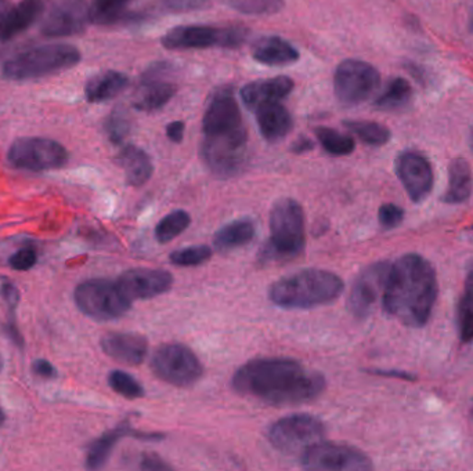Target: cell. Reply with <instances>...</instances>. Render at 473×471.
Returning <instances> with one entry per match:
<instances>
[{"label":"cell","instance_id":"3","mask_svg":"<svg viewBox=\"0 0 473 471\" xmlns=\"http://www.w3.org/2000/svg\"><path fill=\"white\" fill-rule=\"evenodd\" d=\"M343 289L345 283L337 274L313 268L275 281L269 299L282 309H308L332 303Z\"/></svg>","mask_w":473,"mask_h":471},{"label":"cell","instance_id":"15","mask_svg":"<svg viewBox=\"0 0 473 471\" xmlns=\"http://www.w3.org/2000/svg\"><path fill=\"white\" fill-rule=\"evenodd\" d=\"M389 268L391 265L388 263H376L358 275L348 301L350 312L356 319H366L370 316L381 291L385 289Z\"/></svg>","mask_w":473,"mask_h":471},{"label":"cell","instance_id":"14","mask_svg":"<svg viewBox=\"0 0 473 471\" xmlns=\"http://www.w3.org/2000/svg\"><path fill=\"white\" fill-rule=\"evenodd\" d=\"M90 21L86 0H53L42 20L41 32L48 38L79 35Z\"/></svg>","mask_w":473,"mask_h":471},{"label":"cell","instance_id":"10","mask_svg":"<svg viewBox=\"0 0 473 471\" xmlns=\"http://www.w3.org/2000/svg\"><path fill=\"white\" fill-rule=\"evenodd\" d=\"M152 368L161 380L179 387L191 386L204 374L199 356L179 343L158 347L152 358Z\"/></svg>","mask_w":473,"mask_h":471},{"label":"cell","instance_id":"28","mask_svg":"<svg viewBox=\"0 0 473 471\" xmlns=\"http://www.w3.org/2000/svg\"><path fill=\"white\" fill-rule=\"evenodd\" d=\"M256 234V226L251 218H240L226 224L213 236V245L220 252L233 251L248 245Z\"/></svg>","mask_w":473,"mask_h":471},{"label":"cell","instance_id":"21","mask_svg":"<svg viewBox=\"0 0 473 471\" xmlns=\"http://www.w3.org/2000/svg\"><path fill=\"white\" fill-rule=\"evenodd\" d=\"M45 10L43 0H21L0 18V42H9L32 27Z\"/></svg>","mask_w":473,"mask_h":471},{"label":"cell","instance_id":"7","mask_svg":"<svg viewBox=\"0 0 473 471\" xmlns=\"http://www.w3.org/2000/svg\"><path fill=\"white\" fill-rule=\"evenodd\" d=\"M248 134L246 127L231 132L205 134L201 143L202 162L215 176L230 179L241 173L248 161Z\"/></svg>","mask_w":473,"mask_h":471},{"label":"cell","instance_id":"19","mask_svg":"<svg viewBox=\"0 0 473 471\" xmlns=\"http://www.w3.org/2000/svg\"><path fill=\"white\" fill-rule=\"evenodd\" d=\"M101 348L118 363L140 365L147 356L148 343L139 333L111 332L103 336Z\"/></svg>","mask_w":473,"mask_h":471},{"label":"cell","instance_id":"16","mask_svg":"<svg viewBox=\"0 0 473 471\" xmlns=\"http://www.w3.org/2000/svg\"><path fill=\"white\" fill-rule=\"evenodd\" d=\"M396 173L414 202H422L433 189L432 166L425 156L414 151L400 153L396 160Z\"/></svg>","mask_w":473,"mask_h":471},{"label":"cell","instance_id":"24","mask_svg":"<svg viewBox=\"0 0 473 471\" xmlns=\"http://www.w3.org/2000/svg\"><path fill=\"white\" fill-rule=\"evenodd\" d=\"M252 57L255 61L269 67H283L298 61L299 51L280 36H264L255 42Z\"/></svg>","mask_w":473,"mask_h":471},{"label":"cell","instance_id":"42","mask_svg":"<svg viewBox=\"0 0 473 471\" xmlns=\"http://www.w3.org/2000/svg\"><path fill=\"white\" fill-rule=\"evenodd\" d=\"M209 0H162L163 6L172 12L186 13L204 9Z\"/></svg>","mask_w":473,"mask_h":471},{"label":"cell","instance_id":"32","mask_svg":"<svg viewBox=\"0 0 473 471\" xmlns=\"http://www.w3.org/2000/svg\"><path fill=\"white\" fill-rule=\"evenodd\" d=\"M345 127L349 129L353 134L361 142L374 147H381L391 140V130L384 125L371 121H345Z\"/></svg>","mask_w":473,"mask_h":471},{"label":"cell","instance_id":"53","mask_svg":"<svg viewBox=\"0 0 473 471\" xmlns=\"http://www.w3.org/2000/svg\"><path fill=\"white\" fill-rule=\"evenodd\" d=\"M469 275H472V277H473V264L470 265V274Z\"/></svg>","mask_w":473,"mask_h":471},{"label":"cell","instance_id":"2","mask_svg":"<svg viewBox=\"0 0 473 471\" xmlns=\"http://www.w3.org/2000/svg\"><path fill=\"white\" fill-rule=\"evenodd\" d=\"M438 298V278L420 254L400 257L389 268L384 289V309L405 327L421 328L431 319Z\"/></svg>","mask_w":473,"mask_h":471},{"label":"cell","instance_id":"35","mask_svg":"<svg viewBox=\"0 0 473 471\" xmlns=\"http://www.w3.org/2000/svg\"><path fill=\"white\" fill-rule=\"evenodd\" d=\"M459 336L464 343L473 340V277L469 275L459 307Z\"/></svg>","mask_w":473,"mask_h":471},{"label":"cell","instance_id":"30","mask_svg":"<svg viewBox=\"0 0 473 471\" xmlns=\"http://www.w3.org/2000/svg\"><path fill=\"white\" fill-rule=\"evenodd\" d=\"M132 0H92L90 21L97 25H114L132 20L134 14L126 12Z\"/></svg>","mask_w":473,"mask_h":471},{"label":"cell","instance_id":"41","mask_svg":"<svg viewBox=\"0 0 473 471\" xmlns=\"http://www.w3.org/2000/svg\"><path fill=\"white\" fill-rule=\"evenodd\" d=\"M379 224L385 230H392L402 224L404 218V210L394 204H385L379 208L378 212Z\"/></svg>","mask_w":473,"mask_h":471},{"label":"cell","instance_id":"43","mask_svg":"<svg viewBox=\"0 0 473 471\" xmlns=\"http://www.w3.org/2000/svg\"><path fill=\"white\" fill-rule=\"evenodd\" d=\"M0 295L6 301L7 307L12 309L14 314L15 309H17L18 303H20V291L15 288L14 283L10 281H4V283L0 285Z\"/></svg>","mask_w":473,"mask_h":471},{"label":"cell","instance_id":"48","mask_svg":"<svg viewBox=\"0 0 473 471\" xmlns=\"http://www.w3.org/2000/svg\"><path fill=\"white\" fill-rule=\"evenodd\" d=\"M313 148L314 143L311 142V139H308V137H299V139L293 143L291 150L295 153H305L308 152V151L313 150Z\"/></svg>","mask_w":473,"mask_h":471},{"label":"cell","instance_id":"38","mask_svg":"<svg viewBox=\"0 0 473 471\" xmlns=\"http://www.w3.org/2000/svg\"><path fill=\"white\" fill-rule=\"evenodd\" d=\"M212 257V249L205 245L189 246V248L179 249L169 256L172 264L178 267H196L204 264Z\"/></svg>","mask_w":473,"mask_h":471},{"label":"cell","instance_id":"37","mask_svg":"<svg viewBox=\"0 0 473 471\" xmlns=\"http://www.w3.org/2000/svg\"><path fill=\"white\" fill-rule=\"evenodd\" d=\"M108 384L114 392L129 400L144 397L145 392L142 384L131 374L122 371H113L108 374Z\"/></svg>","mask_w":473,"mask_h":471},{"label":"cell","instance_id":"18","mask_svg":"<svg viewBox=\"0 0 473 471\" xmlns=\"http://www.w3.org/2000/svg\"><path fill=\"white\" fill-rule=\"evenodd\" d=\"M119 286L127 298L134 300H147L163 295L173 283V277L165 270L154 268H134L118 278Z\"/></svg>","mask_w":473,"mask_h":471},{"label":"cell","instance_id":"23","mask_svg":"<svg viewBox=\"0 0 473 471\" xmlns=\"http://www.w3.org/2000/svg\"><path fill=\"white\" fill-rule=\"evenodd\" d=\"M255 111H256L257 126L267 142H280L292 130V116L282 104H264Z\"/></svg>","mask_w":473,"mask_h":471},{"label":"cell","instance_id":"50","mask_svg":"<svg viewBox=\"0 0 473 471\" xmlns=\"http://www.w3.org/2000/svg\"><path fill=\"white\" fill-rule=\"evenodd\" d=\"M5 421H6V415H5L4 410L0 408V428L4 426Z\"/></svg>","mask_w":473,"mask_h":471},{"label":"cell","instance_id":"54","mask_svg":"<svg viewBox=\"0 0 473 471\" xmlns=\"http://www.w3.org/2000/svg\"><path fill=\"white\" fill-rule=\"evenodd\" d=\"M472 415H473V407H472Z\"/></svg>","mask_w":473,"mask_h":471},{"label":"cell","instance_id":"6","mask_svg":"<svg viewBox=\"0 0 473 471\" xmlns=\"http://www.w3.org/2000/svg\"><path fill=\"white\" fill-rule=\"evenodd\" d=\"M74 300L80 312L96 321L121 319L132 307L118 281L93 278L75 288Z\"/></svg>","mask_w":473,"mask_h":471},{"label":"cell","instance_id":"45","mask_svg":"<svg viewBox=\"0 0 473 471\" xmlns=\"http://www.w3.org/2000/svg\"><path fill=\"white\" fill-rule=\"evenodd\" d=\"M33 374L43 379H54L57 377V369L48 360H36L32 365Z\"/></svg>","mask_w":473,"mask_h":471},{"label":"cell","instance_id":"46","mask_svg":"<svg viewBox=\"0 0 473 471\" xmlns=\"http://www.w3.org/2000/svg\"><path fill=\"white\" fill-rule=\"evenodd\" d=\"M367 372L371 374H378V376L394 377V379L410 380V382L417 380V376H414V374L404 371H394V369H368Z\"/></svg>","mask_w":473,"mask_h":471},{"label":"cell","instance_id":"51","mask_svg":"<svg viewBox=\"0 0 473 471\" xmlns=\"http://www.w3.org/2000/svg\"><path fill=\"white\" fill-rule=\"evenodd\" d=\"M470 150H472V152H473V130H472V134H470Z\"/></svg>","mask_w":473,"mask_h":471},{"label":"cell","instance_id":"47","mask_svg":"<svg viewBox=\"0 0 473 471\" xmlns=\"http://www.w3.org/2000/svg\"><path fill=\"white\" fill-rule=\"evenodd\" d=\"M168 139L173 143H181L184 136V124L181 121L172 122L166 126Z\"/></svg>","mask_w":473,"mask_h":471},{"label":"cell","instance_id":"20","mask_svg":"<svg viewBox=\"0 0 473 471\" xmlns=\"http://www.w3.org/2000/svg\"><path fill=\"white\" fill-rule=\"evenodd\" d=\"M132 436L134 439H145V441H161L163 439V434L161 433H142V431H134L131 424L127 421L119 424L118 428L114 430L107 431L106 434L96 439L89 447V451L86 455V467L89 470H98L106 465L107 460L110 457L116 445L121 441L124 437Z\"/></svg>","mask_w":473,"mask_h":471},{"label":"cell","instance_id":"5","mask_svg":"<svg viewBox=\"0 0 473 471\" xmlns=\"http://www.w3.org/2000/svg\"><path fill=\"white\" fill-rule=\"evenodd\" d=\"M80 59V51L71 44H45L7 60L2 74L10 80L38 79L72 69Z\"/></svg>","mask_w":473,"mask_h":471},{"label":"cell","instance_id":"8","mask_svg":"<svg viewBox=\"0 0 473 471\" xmlns=\"http://www.w3.org/2000/svg\"><path fill=\"white\" fill-rule=\"evenodd\" d=\"M248 38V30L236 27H205V25H181L163 35V48L169 51H194L208 48H241Z\"/></svg>","mask_w":473,"mask_h":471},{"label":"cell","instance_id":"26","mask_svg":"<svg viewBox=\"0 0 473 471\" xmlns=\"http://www.w3.org/2000/svg\"><path fill=\"white\" fill-rule=\"evenodd\" d=\"M116 162L126 174L127 184L142 187L152 179L154 166L150 156L136 145H126L116 156Z\"/></svg>","mask_w":473,"mask_h":471},{"label":"cell","instance_id":"13","mask_svg":"<svg viewBox=\"0 0 473 471\" xmlns=\"http://www.w3.org/2000/svg\"><path fill=\"white\" fill-rule=\"evenodd\" d=\"M302 466L308 470L361 471L373 468L370 457L357 448L335 442H316L303 452Z\"/></svg>","mask_w":473,"mask_h":471},{"label":"cell","instance_id":"25","mask_svg":"<svg viewBox=\"0 0 473 471\" xmlns=\"http://www.w3.org/2000/svg\"><path fill=\"white\" fill-rule=\"evenodd\" d=\"M178 92L175 83L166 82L163 78L142 79L134 96V106L139 111L153 112L162 108Z\"/></svg>","mask_w":473,"mask_h":471},{"label":"cell","instance_id":"33","mask_svg":"<svg viewBox=\"0 0 473 471\" xmlns=\"http://www.w3.org/2000/svg\"><path fill=\"white\" fill-rule=\"evenodd\" d=\"M314 133H316L320 144L329 155L345 156L355 151V140L337 130L329 129V127H317Z\"/></svg>","mask_w":473,"mask_h":471},{"label":"cell","instance_id":"12","mask_svg":"<svg viewBox=\"0 0 473 471\" xmlns=\"http://www.w3.org/2000/svg\"><path fill=\"white\" fill-rule=\"evenodd\" d=\"M326 424L313 415L287 416L274 421L267 430V439L278 451L296 452L321 441Z\"/></svg>","mask_w":473,"mask_h":471},{"label":"cell","instance_id":"31","mask_svg":"<svg viewBox=\"0 0 473 471\" xmlns=\"http://www.w3.org/2000/svg\"><path fill=\"white\" fill-rule=\"evenodd\" d=\"M412 98L410 83L403 78H394L385 86L384 92L376 97L374 106L382 111H397L407 106Z\"/></svg>","mask_w":473,"mask_h":471},{"label":"cell","instance_id":"36","mask_svg":"<svg viewBox=\"0 0 473 471\" xmlns=\"http://www.w3.org/2000/svg\"><path fill=\"white\" fill-rule=\"evenodd\" d=\"M228 7L248 15L275 14L284 7V0H226Z\"/></svg>","mask_w":473,"mask_h":471},{"label":"cell","instance_id":"11","mask_svg":"<svg viewBox=\"0 0 473 471\" xmlns=\"http://www.w3.org/2000/svg\"><path fill=\"white\" fill-rule=\"evenodd\" d=\"M381 75L376 67L360 60H345L334 77L335 96L345 106H358L378 90Z\"/></svg>","mask_w":473,"mask_h":471},{"label":"cell","instance_id":"52","mask_svg":"<svg viewBox=\"0 0 473 471\" xmlns=\"http://www.w3.org/2000/svg\"><path fill=\"white\" fill-rule=\"evenodd\" d=\"M2 369H4V360H2V356H0V372H2Z\"/></svg>","mask_w":473,"mask_h":471},{"label":"cell","instance_id":"34","mask_svg":"<svg viewBox=\"0 0 473 471\" xmlns=\"http://www.w3.org/2000/svg\"><path fill=\"white\" fill-rule=\"evenodd\" d=\"M190 223H191V217L184 210H175V212L169 213L157 224L155 238L161 244H168L172 239H175L176 236L184 233Z\"/></svg>","mask_w":473,"mask_h":471},{"label":"cell","instance_id":"29","mask_svg":"<svg viewBox=\"0 0 473 471\" xmlns=\"http://www.w3.org/2000/svg\"><path fill=\"white\" fill-rule=\"evenodd\" d=\"M473 177L469 163L464 158H456L449 166V187L443 200L446 204H462L472 194Z\"/></svg>","mask_w":473,"mask_h":471},{"label":"cell","instance_id":"9","mask_svg":"<svg viewBox=\"0 0 473 471\" xmlns=\"http://www.w3.org/2000/svg\"><path fill=\"white\" fill-rule=\"evenodd\" d=\"M7 161L21 171H54L67 165L69 151L45 137H21L10 145Z\"/></svg>","mask_w":473,"mask_h":471},{"label":"cell","instance_id":"4","mask_svg":"<svg viewBox=\"0 0 473 471\" xmlns=\"http://www.w3.org/2000/svg\"><path fill=\"white\" fill-rule=\"evenodd\" d=\"M305 248V216L299 202L282 198L270 212V241L264 249V260L293 259Z\"/></svg>","mask_w":473,"mask_h":471},{"label":"cell","instance_id":"40","mask_svg":"<svg viewBox=\"0 0 473 471\" xmlns=\"http://www.w3.org/2000/svg\"><path fill=\"white\" fill-rule=\"evenodd\" d=\"M36 262H38V252L31 245L21 248L9 259L10 267L15 272H28L36 264Z\"/></svg>","mask_w":473,"mask_h":471},{"label":"cell","instance_id":"39","mask_svg":"<svg viewBox=\"0 0 473 471\" xmlns=\"http://www.w3.org/2000/svg\"><path fill=\"white\" fill-rule=\"evenodd\" d=\"M107 136L114 144H122L131 132V121L125 109L116 108L104 122Z\"/></svg>","mask_w":473,"mask_h":471},{"label":"cell","instance_id":"1","mask_svg":"<svg viewBox=\"0 0 473 471\" xmlns=\"http://www.w3.org/2000/svg\"><path fill=\"white\" fill-rule=\"evenodd\" d=\"M231 386L238 394L285 407L311 402L326 389V377L288 358H262L241 366Z\"/></svg>","mask_w":473,"mask_h":471},{"label":"cell","instance_id":"27","mask_svg":"<svg viewBox=\"0 0 473 471\" xmlns=\"http://www.w3.org/2000/svg\"><path fill=\"white\" fill-rule=\"evenodd\" d=\"M127 85H129V78L122 72H100L86 82L85 97L89 103H104L121 95Z\"/></svg>","mask_w":473,"mask_h":471},{"label":"cell","instance_id":"22","mask_svg":"<svg viewBox=\"0 0 473 471\" xmlns=\"http://www.w3.org/2000/svg\"><path fill=\"white\" fill-rule=\"evenodd\" d=\"M293 88V80L288 77H275L272 79L255 80L241 88V98L251 109L264 104L280 103Z\"/></svg>","mask_w":473,"mask_h":471},{"label":"cell","instance_id":"49","mask_svg":"<svg viewBox=\"0 0 473 471\" xmlns=\"http://www.w3.org/2000/svg\"><path fill=\"white\" fill-rule=\"evenodd\" d=\"M10 2L9 0H0V18L4 17L5 13L9 10Z\"/></svg>","mask_w":473,"mask_h":471},{"label":"cell","instance_id":"44","mask_svg":"<svg viewBox=\"0 0 473 471\" xmlns=\"http://www.w3.org/2000/svg\"><path fill=\"white\" fill-rule=\"evenodd\" d=\"M140 468H142V470H171L172 467L168 463L155 457V455L145 454L143 455Z\"/></svg>","mask_w":473,"mask_h":471},{"label":"cell","instance_id":"17","mask_svg":"<svg viewBox=\"0 0 473 471\" xmlns=\"http://www.w3.org/2000/svg\"><path fill=\"white\" fill-rule=\"evenodd\" d=\"M243 126V118L234 98L233 88L225 86L215 90L202 119L205 134L231 132Z\"/></svg>","mask_w":473,"mask_h":471}]
</instances>
